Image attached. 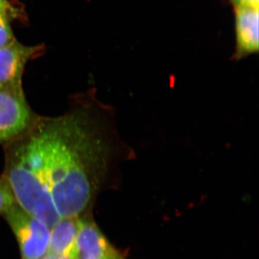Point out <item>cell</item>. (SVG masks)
Returning a JSON list of instances; mask_svg holds the SVG:
<instances>
[{
	"label": "cell",
	"instance_id": "6",
	"mask_svg": "<svg viewBox=\"0 0 259 259\" xmlns=\"http://www.w3.org/2000/svg\"><path fill=\"white\" fill-rule=\"evenodd\" d=\"M76 257L125 259L104 236L90 216L79 218V230L75 243Z\"/></svg>",
	"mask_w": 259,
	"mask_h": 259
},
{
	"label": "cell",
	"instance_id": "7",
	"mask_svg": "<svg viewBox=\"0 0 259 259\" xmlns=\"http://www.w3.org/2000/svg\"><path fill=\"white\" fill-rule=\"evenodd\" d=\"M236 59L258 50V9L236 7Z\"/></svg>",
	"mask_w": 259,
	"mask_h": 259
},
{
	"label": "cell",
	"instance_id": "9",
	"mask_svg": "<svg viewBox=\"0 0 259 259\" xmlns=\"http://www.w3.org/2000/svg\"><path fill=\"white\" fill-rule=\"evenodd\" d=\"M15 204L16 202L11 187L6 179L2 175L0 177V214H4Z\"/></svg>",
	"mask_w": 259,
	"mask_h": 259
},
{
	"label": "cell",
	"instance_id": "8",
	"mask_svg": "<svg viewBox=\"0 0 259 259\" xmlns=\"http://www.w3.org/2000/svg\"><path fill=\"white\" fill-rule=\"evenodd\" d=\"M78 230L79 218H61L51 227L48 252L76 256L75 243Z\"/></svg>",
	"mask_w": 259,
	"mask_h": 259
},
{
	"label": "cell",
	"instance_id": "4",
	"mask_svg": "<svg viewBox=\"0 0 259 259\" xmlns=\"http://www.w3.org/2000/svg\"><path fill=\"white\" fill-rule=\"evenodd\" d=\"M37 116L30 110L23 93L0 89V143L16 139L31 125Z\"/></svg>",
	"mask_w": 259,
	"mask_h": 259
},
{
	"label": "cell",
	"instance_id": "1",
	"mask_svg": "<svg viewBox=\"0 0 259 259\" xmlns=\"http://www.w3.org/2000/svg\"><path fill=\"white\" fill-rule=\"evenodd\" d=\"M47 122L56 211L61 218L88 215L100 192L121 185V163L136 157L134 150L121 139L115 109L93 92L75 97L66 113Z\"/></svg>",
	"mask_w": 259,
	"mask_h": 259
},
{
	"label": "cell",
	"instance_id": "10",
	"mask_svg": "<svg viewBox=\"0 0 259 259\" xmlns=\"http://www.w3.org/2000/svg\"><path fill=\"white\" fill-rule=\"evenodd\" d=\"M15 40L8 17L0 13V48L8 45Z\"/></svg>",
	"mask_w": 259,
	"mask_h": 259
},
{
	"label": "cell",
	"instance_id": "3",
	"mask_svg": "<svg viewBox=\"0 0 259 259\" xmlns=\"http://www.w3.org/2000/svg\"><path fill=\"white\" fill-rule=\"evenodd\" d=\"M18 240L22 259H39L48 252L50 228L15 204L4 213Z\"/></svg>",
	"mask_w": 259,
	"mask_h": 259
},
{
	"label": "cell",
	"instance_id": "11",
	"mask_svg": "<svg viewBox=\"0 0 259 259\" xmlns=\"http://www.w3.org/2000/svg\"><path fill=\"white\" fill-rule=\"evenodd\" d=\"M236 7H245V8L258 9L259 0H231Z\"/></svg>",
	"mask_w": 259,
	"mask_h": 259
},
{
	"label": "cell",
	"instance_id": "12",
	"mask_svg": "<svg viewBox=\"0 0 259 259\" xmlns=\"http://www.w3.org/2000/svg\"><path fill=\"white\" fill-rule=\"evenodd\" d=\"M39 259H76V255L56 254L51 252H47Z\"/></svg>",
	"mask_w": 259,
	"mask_h": 259
},
{
	"label": "cell",
	"instance_id": "5",
	"mask_svg": "<svg viewBox=\"0 0 259 259\" xmlns=\"http://www.w3.org/2000/svg\"><path fill=\"white\" fill-rule=\"evenodd\" d=\"M36 47H28L15 40L0 48V89L23 93L22 79L25 65L38 53Z\"/></svg>",
	"mask_w": 259,
	"mask_h": 259
},
{
	"label": "cell",
	"instance_id": "13",
	"mask_svg": "<svg viewBox=\"0 0 259 259\" xmlns=\"http://www.w3.org/2000/svg\"><path fill=\"white\" fill-rule=\"evenodd\" d=\"M76 259H102L97 258H91V257H78Z\"/></svg>",
	"mask_w": 259,
	"mask_h": 259
},
{
	"label": "cell",
	"instance_id": "2",
	"mask_svg": "<svg viewBox=\"0 0 259 259\" xmlns=\"http://www.w3.org/2000/svg\"><path fill=\"white\" fill-rule=\"evenodd\" d=\"M3 176L20 208L49 228L61 219L50 193L51 139L47 117H35L25 132L7 143Z\"/></svg>",
	"mask_w": 259,
	"mask_h": 259
}]
</instances>
